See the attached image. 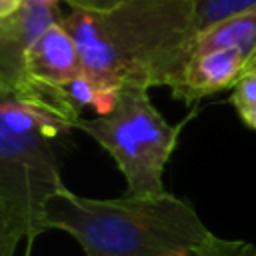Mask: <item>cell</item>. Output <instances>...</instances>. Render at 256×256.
I'll return each instance as SVG.
<instances>
[{
  "label": "cell",
  "mask_w": 256,
  "mask_h": 256,
  "mask_svg": "<svg viewBox=\"0 0 256 256\" xmlns=\"http://www.w3.org/2000/svg\"><path fill=\"white\" fill-rule=\"evenodd\" d=\"M62 26L100 88H172L194 50L192 0H126L110 10H70Z\"/></svg>",
  "instance_id": "1"
},
{
  "label": "cell",
  "mask_w": 256,
  "mask_h": 256,
  "mask_svg": "<svg viewBox=\"0 0 256 256\" xmlns=\"http://www.w3.org/2000/svg\"><path fill=\"white\" fill-rule=\"evenodd\" d=\"M44 230L70 234L86 256H238L250 248L218 238L174 194L86 198L64 182L46 202Z\"/></svg>",
  "instance_id": "2"
},
{
  "label": "cell",
  "mask_w": 256,
  "mask_h": 256,
  "mask_svg": "<svg viewBox=\"0 0 256 256\" xmlns=\"http://www.w3.org/2000/svg\"><path fill=\"white\" fill-rule=\"evenodd\" d=\"M74 130L40 104L0 92V256L44 230V210L62 184L56 144Z\"/></svg>",
  "instance_id": "3"
},
{
  "label": "cell",
  "mask_w": 256,
  "mask_h": 256,
  "mask_svg": "<svg viewBox=\"0 0 256 256\" xmlns=\"http://www.w3.org/2000/svg\"><path fill=\"white\" fill-rule=\"evenodd\" d=\"M184 122L172 126L154 108L148 90L124 86L114 108L104 116L80 118L76 130L96 140L122 172L128 194L138 198L164 194V168Z\"/></svg>",
  "instance_id": "4"
},
{
  "label": "cell",
  "mask_w": 256,
  "mask_h": 256,
  "mask_svg": "<svg viewBox=\"0 0 256 256\" xmlns=\"http://www.w3.org/2000/svg\"><path fill=\"white\" fill-rule=\"evenodd\" d=\"M62 18L58 2L26 0L16 14L0 20V92L20 94L30 88L26 56L36 40Z\"/></svg>",
  "instance_id": "5"
},
{
  "label": "cell",
  "mask_w": 256,
  "mask_h": 256,
  "mask_svg": "<svg viewBox=\"0 0 256 256\" xmlns=\"http://www.w3.org/2000/svg\"><path fill=\"white\" fill-rule=\"evenodd\" d=\"M256 64L236 50L192 52L180 80L170 88L172 96L194 104L210 94L234 88L238 80Z\"/></svg>",
  "instance_id": "6"
},
{
  "label": "cell",
  "mask_w": 256,
  "mask_h": 256,
  "mask_svg": "<svg viewBox=\"0 0 256 256\" xmlns=\"http://www.w3.org/2000/svg\"><path fill=\"white\" fill-rule=\"evenodd\" d=\"M26 74L30 84L66 88L70 82L84 76V64L76 40L62 26L52 24L30 48L26 56Z\"/></svg>",
  "instance_id": "7"
},
{
  "label": "cell",
  "mask_w": 256,
  "mask_h": 256,
  "mask_svg": "<svg viewBox=\"0 0 256 256\" xmlns=\"http://www.w3.org/2000/svg\"><path fill=\"white\" fill-rule=\"evenodd\" d=\"M236 50L256 64V8L200 30L192 52Z\"/></svg>",
  "instance_id": "8"
},
{
  "label": "cell",
  "mask_w": 256,
  "mask_h": 256,
  "mask_svg": "<svg viewBox=\"0 0 256 256\" xmlns=\"http://www.w3.org/2000/svg\"><path fill=\"white\" fill-rule=\"evenodd\" d=\"M68 98L72 100V104L82 110L84 106L92 108L96 112V116H104L108 114L118 98V90H108V88H100L96 86L92 80H88L86 76H80L78 80L70 82L66 88Z\"/></svg>",
  "instance_id": "9"
},
{
  "label": "cell",
  "mask_w": 256,
  "mask_h": 256,
  "mask_svg": "<svg viewBox=\"0 0 256 256\" xmlns=\"http://www.w3.org/2000/svg\"><path fill=\"white\" fill-rule=\"evenodd\" d=\"M196 30H206L218 22L256 8V0H192Z\"/></svg>",
  "instance_id": "10"
},
{
  "label": "cell",
  "mask_w": 256,
  "mask_h": 256,
  "mask_svg": "<svg viewBox=\"0 0 256 256\" xmlns=\"http://www.w3.org/2000/svg\"><path fill=\"white\" fill-rule=\"evenodd\" d=\"M230 104L234 106L236 114H240L246 108L256 106V66L250 68L240 80L238 84L232 88L230 92Z\"/></svg>",
  "instance_id": "11"
},
{
  "label": "cell",
  "mask_w": 256,
  "mask_h": 256,
  "mask_svg": "<svg viewBox=\"0 0 256 256\" xmlns=\"http://www.w3.org/2000/svg\"><path fill=\"white\" fill-rule=\"evenodd\" d=\"M126 0H68L66 4L72 8V10H92V12H98V10H110L118 4H122Z\"/></svg>",
  "instance_id": "12"
},
{
  "label": "cell",
  "mask_w": 256,
  "mask_h": 256,
  "mask_svg": "<svg viewBox=\"0 0 256 256\" xmlns=\"http://www.w3.org/2000/svg\"><path fill=\"white\" fill-rule=\"evenodd\" d=\"M24 2L26 0H0V20L10 18L12 14H16L22 8Z\"/></svg>",
  "instance_id": "13"
},
{
  "label": "cell",
  "mask_w": 256,
  "mask_h": 256,
  "mask_svg": "<svg viewBox=\"0 0 256 256\" xmlns=\"http://www.w3.org/2000/svg\"><path fill=\"white\" fill-rule=\"evenodd\" d=\"M240 120L244 122V126H248V128H252V130H256V106H252V108H246V110H242L240 114Z\"/></svg>",
  "instance_id": "14"
},
{
  "label": "cell",
  "mask_w": 256,
  "mask_h": 256,
  "mask_svg": "<svg viewBox=\"0 0 256 256\" xmlns=\"http://www.w3.org/2000/svg\"><path fill=\"white\" fill-rule=\"evenodd\" d=\"M238 256H256V246H250V248H246L242 254H238Z\"/></svg>",
  "instance_id": "15"
}]
</instances>
